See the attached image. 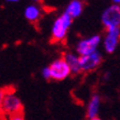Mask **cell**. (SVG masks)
Listing matches in <instances>:
<instances>
[{
	"label": "cell",
	"instance_id": "cell-1",
	"mask_svg": "<svg viewBox=\"0 0 120 120\" xmlns=\"http://www.w3.org/2000/svg\"><path fill=\"white\" fill-rule=\"evenodd\" d=\"M15 89L11 86H9V87H7V93H6L4 99H2L1 108H2V111L7 117L24 113L23 105H22L21 100L19 99V97H17L15 95Z\"/></svg>",
	"mask_w": 120,
	"mask_h": 120
},
{
	"label": "cell",
	"instance_id": "cell-2",
	"mask_svg": "<svg viewBox=\"0 0 120 120\" xmlns=\"http://www.w3.org/2000/svg\"><path fill=\"white\" fill-rule=\"evenodd\" d=\"M73 19L71 18L67 13H63L60 18L56 19L54 22V26L52 28V35H51V43H60L65 40L67 30L72 24Z\"/></svg>",
	"mask_w": 120,
	"mask_h": 120
},
{
	"label": "cell",
	"instance_id": "cell-3",
	"mask_svg": "<svg viewBox=\"0 0 120 120\" xmlns=\"http://www.w3.org/2000/svg\"><path fill=\"white\" fill-rule=\"evenodd\" d=\"M101 22L107 31L120 28V6L111 4L104 11Z\"/></svg>",
	"mask_w": 120,
	"mask_h": 120
},
{
	"label": "cell",
	"instance_id": "cell-4",
	"mask_svg": "<svg viewBox=\"0 0 120 120\" xmlns=\"http://www.w3.org/2000/svg\"><path fill=\"white\" fill-rule=\"evenodd\" d=\"M79 68L80 73H89L96 68H98L102 63V56L99 52L95 51L89 55L80 56L79 58Z\"/></svg>",
	"mask_w": 120,
	"mask_h": 120
},
{
	"label": "cell",
	"instance_id": "cell-5",
	"mask_svg": "<svg viewBox=\"0 0 120 120\" xmlns=\"http://www.w3.org/2000/svg\"><path fill=\"white\" fill-rule=\"evenodd\" d=\"M49 69H50V74H51V79H54L56 82L65 79L71 74V69H69L64 57L55 60L51 64V66L49 67Z\"/></svg>",
	"mask_w": 120,
	"mask_h": 120
},
{
	"label": "cell",
	"instance_id": "cell-6",
	"mask_svg": "<svg viewBox=\"0 0 120 120\" xmlns=\"http://www.w3.org/2000/svg\"><path fill=\"white\" fill-rule=\"evenodd\" d=\"M100 42V37L99 35H94V37L86 39V40L80 41L77 45V52L80 56L89 55L96 51V46Z\"/></svg>",
	"mask_w": 120,
	"mask_h": 120
},
{
	"label": "cell",
	"instance_id": "cell-7",
	"mask_svg": "<svg viewBox=\"0 0 120 120\" xmlns=\"http://www.w3.org/2000/svg\"><path fill=\"white\" fill-rule=\"evenodd\" d=\"M120 41V28L109 30L105 38V49L107 53H113Z\"/></svg>",
	"mask_w": 120,
	"mask_h": 120
},
{
	"label": "cell",
	"instance_id": "cell-8",
	"mask_svg": "<svg viewBox=\"0 0 120 120\" xmlns=\"http://www.w3.org/2000/svg\"><path fill=\"white\" fill-rule=\"evenodd\" d=\"M99 105H100V97H99L98 95H94L91 97L89 104H88L87 111H86V117H87L88 119H93L95 117H97Z\"/></svg>",
	"mask_w": 120,
	"mask_h": 120
},
{
	"label": "cell",
	"instance_id": "cell-9",
	"mask_svg": "<svg viewBox=\"0 0 120 120\" xmlns=\"http://www.w3.org/2000/svg\"><path fill=\"white\" fill-rule=\"evenodd\" d=\"M65 61L68 65L69 69H71V73H73L74 75L80 73V68H79V60L76 55L72 54V53H68V54L65 55Z\"/></svg>",
	"mask_w": 120,
	"mask_h": 120
},
{
	"label": "cell",
	"instance_id": "cell-10",
	"mask_svg": "<svg viewBox=\"0 0 120 120\" xmlns=\"http://www.w3.org/2000/svg\"><path fill=\"white\" fill-rule=\"evenodd\" d=\"M82 11H83V2H80V1H77V0H74L72 2H69V4L67 6L66 8V11L65 13L71 17V18H76L78 15L82 13Z\"/></svg>",
	"mask_w": 120,
	"mask_h": 120
},
{
	"label": "cell",
	"instance_id": "cell-11",
	"mask_svg": "<svg viewBox=\"0 0 120 120\" xmlns=\"http://www.w3.org/2000/svg\"><path fill=\"white\" fill-rule=\"evenodd\" d=\"M24 15L30 22H38L41 15L40 9L35 6H30L24 11Z\"/></svg>",
	"mask_w": 120,
	"mask_h": 120
},
{
	"label": "cell",
	"instance_id": "cell-12",
	"mask_svg": "<svg viewBox=\"0 0 120 120\" xmlns=\"http://www.w3.org/2000/svg\"><path fill=\"white\" fill-rule=\"evenodd\" d=\"M7 93V87L0 88V120H7V116L4 113L2 108H1V104H2V99H4V95Z\"/></svg>",
	"mask_w": 120,
	"mask_h": 120
},
{
	"label": "cell",
	"instance_id": "cell-13",
	"mask_svg": "<svg viewBox=\"0 0 120 120\" xmlns=\"http://www.w3.org/2000/svg\"><path fill=\"white\" fill-rule=\"evenodd\" d=\"M8 120H24V113H20V115H13V116H10Z\"/></svg>",
	"mask_w": 120,
	"mask_h": 120
},
{
	"label": "cell",
	"instance_id": "cell-14",
	"mask_svg": "<svg viewBox=\"0 0 120 120\" xmlns=\"http://www.w3.org/2000/svg\"><path fill=\"white\" fill-rule=\"evenodd\" d=\"M42 75L45 79H51V74H50V69L49 67H45V68L42 71Z\"/></svg>",
	"mask_w": 120,
	"mask_h": 120
},
{
	"label": "cell",
	"instance_id": "cell-15",
	"mask_svg": "<svg viewBox=\"0 0 120 120\" xmlns=\"http://www.w3.org/2000/svg\"><path fill=\"white\" fill-rule=\"evenodd\" d=\"M89 120H101V119H99L98 117H95V118H93V119H89Z\"/></svg>",
	"mask_w": 120,
	"mask_h": 120
}]
</instances>
